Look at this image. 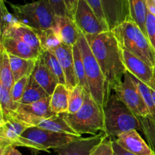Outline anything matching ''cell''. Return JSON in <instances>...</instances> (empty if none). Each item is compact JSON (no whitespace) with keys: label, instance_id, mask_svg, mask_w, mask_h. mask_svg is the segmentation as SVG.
Returning <instances> with one entry per match:
<instances>
[{"label":"cell","instance_id":"cell-34","mask_svg":"<svg viewBox=\"0 0 155 155\" xmlns=\"http://www.w3.org/2000/svg\"><path fill=\"white\" fill-rule=\"evenodd\" d=\"M131 76L132 78H133V80L134 81L135 84H136V86L139 88V91H140L141 94H142V97H143L144 100H145L148 109H149L150 114H151V115L155 116V106L154 103V100H153L152 94H151V88H150L148 85L144 84L143 82L139 81V79L135 78L133 74H131Z\"/></svg>","mask_w":155,"mask_h":155},{"label":"cell","instance_id":"cell-13","mask_svg":"<svg viewBox=\"0 0 155 155\" xmlns=\"http://www.w3.org/2000/svg\"><path fill=\"white\" fill-rule=\"evenodd\" d=\"M107 137L108 135L105 132H101L92 137L77 138L54 150L58 155H89L92 149Z\"/></svg>","mask_w":155,"mask_h":155},{"label":"cell","instance_id":"cell-17","mask_svg":"<svg viewBox=\"0 0 155 155\" xmlns=\"http://www.w3.org/2000/svg\"><path fill=\"white\" fill-rule=\"evenodd\" d=\"M53 53H54L60 62L66 79V86L68 89H72L77 85L74 71V61L73 56V46L62 43Z\"/></svg>","mask_w":155,"mask_h":155},{"label":"cell","instance_id":"cell-46","mask_svg":"<svg viewBox=\"0 0 155 155\" xmlns=\"http://www.w3.org/2000/svg\"><path fill=\"white\" fill-rule=\"evenodd\" d=\"M151 2H153V3H154V4H155V0H151Z\"/></svg>","mask_w":155,"mask_h":155},{"label":"cell","instance_id":"cell-1","mask_svg":"<svg viewBox=\"0 0 155 155\" xmlns=\"http://www.w3.org/2000/svg\"><path fill=\"white\" fill-rule=\"evenodd\" d=\"M85 36L104 74L107 96L110 97L112 90L122 82V78L127 71L123 49L112 30Z\"/></svg>","mask_w":155,"mask_h":155},{"label":"cell","instance_id":"cell-26","mask_svg":"<svg viewBox=\"0 0 155 155\" xmlns=\"http://www.w3.org/2000/svg\"><path fill=\"white\" fill-rule=\"evenodd\" d=\"M129 3L131 21L136 22L147 36L145 22L148 10L146 0H129Z\"/></svg>","mask_w":155,"mask_h":155},{"label":"cell","instance_id":"cell-33","mask_svg":"<svg viewBox=\"0 0 155 155\" xmlns=\"http://www.w3.org/2000/svg\"><path fill=\"white\" fill-rule=\"evenodd\" d=\"M20 23L14 14L9 12L5 0H0V36Z\"/></svg>","mask_w":155,"mask_h":155},{"label":"cell","instance_id":"cell-15","mask_svg":"<svg viewBox=\"0 0 155 155\" xmlns=\"http://www.w3.org/2000/svg\"><path fill=\"white\" fill-rule=\"evenodd\" d=\"M28 127H30L28 124L16 118L0 122V149L8 145L14 146Z\"/></svg>","mask_w":155,"mask_h":155},{"label":"cell","instance_id":"cell-2","mask_svg":"<svg viewBox=\"0 0 155 155\" xmlns=\"http://www.w3.org/2000/svg\"><path fill=\"white\" fill-rule=\"evenodd\" d=\"M121 48L130 52L151 65L155 66V50L148 36L133 21H127L110 30Z\"/></svg>","mask_w":155,"mask_h":155},{"label":"cell","instance_id":"cell-23","mask_svg":"<svg viewBox=\"0 0 155 155\" xmlns=\"http://www.w3.org/2000/svg\"><path fill=\"white\" fill-rule=\"evenodd\" d=\"M10 65L15 81H18L24 76L31 75L36 65L37 60L27 59L9 54Z\"/></svg>","mask_w":155,"mask_h":155},{"label":"cell","instance_id":"cell-20","mask_svg":"<svg viewBox=\"0 0 155 155\" xmlns=\"http://www.w3.org/2000/svg\"><path fill=\"white\" fill-rule=\"evenodd\" d=\"M4 37H12L19 40L42 53L40 41L36 30L28 26L21 24V22L1 35V39Z\"/></svg>","mask_w":155,"mask_h":155},{"label":"cell","instance_id":"cell-12","mask_svg":"<svg viewBox=\"0 0 155 155\" xmlns=\"http://www.w3.org/2000/svg\"><path fill=\"white\" fill-rule=\"evenodd\" d=\"M101 2L110 30L131 20L129 0H101Z\"/></svg>","mask_w":155,"mask_h":155},{"label":"cell","instance_id":"cell-11","mask_svg":"<svg viewBox=\"0 0 155 155\" xmlns=\"http://www.w3.org/2000/svg\"><path fill=\"white\" fill-rule=\"evenodd\" d=\"M123 55L127 71L150 88L155 89L154 68L127 50H123Z\"/></svg>","mask_w":155,"mask_h":155},{"label":"cell","instance_id":"cell-7","mask_svg":"<svg viewBox=\"0 0 155 155\" xmlns=\"http://www.w3.org/2000/svg\"><path fill=\"white\" fill-rule=\"evenodd\" d=\"M18 21L35 30L54 28L55 15L48 0H38L25 5L8 3Z\"/></svg>","mask_w":155,"mask_h":155},{"label":"cell","instance_id":"cell-5","mask_svg":"<svg viewBox=\"0 0 155 155\" xmlns=\"http://www.w3.org/2000/svg\"><path fill=\"white\" fill-rule=\"evenodd\" d=\"M77 44L83 56L85 72L91 97L104 109L109 99L104 74L83 33H82L77 41Z\"/></svg>","mask_w":155,"mask_h":155},{"label":"cell","instance_id":"cell-25","mask_svg":"<svg viewBox=\"0 0 155 155\" xmlns=\"http://www.w3.org/2000/svg\"><path fill=\"white\" fill-rule=\"evenodd\" d=\"M18 103L12 100L11 91L0 84V122L14 118Z\"/></svg>","mask_w":155,"mask_h":155},{"label":"cell","instance_id":"cell-38","mask_svg":"<svg viewBox=\"0 0 155 155\" xmlns=\"http://www.w3.org/2000/svg\"><path fill=\"white\" fill-rule=\"evenodd\" d=\"M85 1H86V2H87V4L92 8V10L95 12V13L96 14L97 16L98 17V18H99L104 24L107 25V21H106L104 12H103L101 0H85Z\"/></svg>","mask_w":155,"mask_h":155},{"label":"cell","instance_id":"cell-30","mask_svg":"<svg viewBox=\"0 0 155 155\" xmlns=\"http://www.w3.org/2000/svg\"><path fill=\"white\" fill-rule=\"evenodd\" d=\"M141 131L144 133L147 143L155 155V116L151 114L147 115H138Z\"/></svg>","mask_w":155,"mask_h":155},{"label":"cell","instance_id":"cell-14","mask_svg":"<svg viewBox=\"0 0 155 155\" xmlns=\"http://www.w3.org/2000/svg\"><path fill=\"white\" fill-rule=\"evenodd\" d=\"M120 147L137 155H154L148 143L144 141L137 130L124 132L115 139Z\"/></svg>","mask_w":155,"mask_h":155},{"label":"cell","instance_id":"cell-27","mask_svg":"<svg viewBox=\"0 0 155 155\" xmlns=\"http://www.w3.org/2000/svg\"><path fill=\"white\" fill-rule=\"evenodd\" d=\"M15 83L11 68L9 54L0 46V84L11 91Z\"/></svg>","mask_w":155,"mask_h":155},{"label":"cell","instance_id":"cell-32","mask_svg":"<svg viewBox=\"0 0 155 155\" xmlns=\"http://www.w3.org/2000/svg\"><path fill=\"white\" fill-rule=\"evenodd\" d=\"M86 91L83 87L77 84L70 90L69 106L68 113L74 114L83 106L86 98Z\"/></svg>","mask_w":155,"mask_h":155},{"label":"cell","instance_id":"cell-8","mask_svg":"<svg viewBox=\"0 0 155 155\" xmlns=\"http://www.w3.org/2000/svg\"><path fill=\"white\" fill-rule=\"evenodd\" d=\"M114 91L115 95L124 102L135 115H147L150 114L149 109L129 71L125 73L124 81Z\"/></svg>","mask_w":155,"mask_h":155},{"label":"cell","instance_id":"cell-42","mask_svg":"<svg viewBox=\"0 0 155 155\" xmlns=\"http://www.w3.org/2000/svg\"><path fill=\"white\" fill-rule=\"evenodd\" d=\"M113 148L114 153L116 155H137L135 154V153H130V152L127 151V150L123 148L122 147H120V146L116 142L115 140H113Z\"/></svg>","mask_w":155,"mask_h":155},{"label":"cell","instance_id":"cell-6","mask_svg":"<svg viewBox=\"0 0 155 155\" xmlns=\"http://www.w3.org/2000/svg\"><path fill=\"white\" fill-rule=\"evenodd\" d=\"M81 137V135L59 133L39 126H30L24 130L14 146L48 151L49 149L62 147Z\"/></svg>","mask_w":155,"mask_h":155},{"label":"cell","instance_id":"cell-47","mask_svg":"<svg viewBox=\"0 0 155 155\" xmlns=\"http://www.w3.org/2000/svg\"><path fill=\"white\" fill-rule=\"evenodd\" d=\"M114 155H116V154H115V153H114Z\"/></svg>","mask_w":155,"mask_h":155},{"label":"cell","instance_id":"cell-39","mask_svg":"<svg viewBox=\"0 0 155 155\" xmlns=\"http://www.w3.org/2000/svg\"><path fill=\"white\" fill-rule=\"evenodd\" d=\"M55 16H68L64 0H48Z\"/></svg>","mask_w":155,"mask_h":155},{"label":"cell","instance_id":"cell-40","mask_svg":"<svg viewBox=\"0 0 155 155\" xmlns=\"http://www.w3.org/2000/svg\"><path fill=\"white\" fill-rule=\"evenodd\" d=\"M79 2L80 0H64L68 16L72 18L73 20L74 19V17H75L77 8H78Z\"/></svg>","mask_w":155,"mask_h":155},{"label":"cell","instance_id":"cell-31","mask_svg":"<svg viewBox=\"0 0 155 155\" xmlns=\"http://www.w3.org/2000/svg\"><path fill=\"white\" fill-rule=\"evenodd\" d=\"M41 56H42L46 66L57 78L59 84L66 85L64 73L61 65L60 62H59L57 56L54 55V53L51 51H44L42 52Z\"/></svg>","mask_w":155,"mask_h":155},{"label":"cell","instance_id":"cell-3","mask_svg":"<svg viewBox=\"0 0 155 155\" xmlns=\"http://www.w3.org/2000/svg\"><path fill=\"white\" fill-rule=\"evenodd\" d=\"M104 132L117 138L124 132L141 130L137 116L115 94L110 96L104 108Z\"/></svg>","mask_w":155,"mask_h":155},{"label":"cell","instance_id":"cell-4","mask_svg":"<svg viewBox=\"0 0 155 155\" xmlns=\"http://www.w3.org/2000/svg\"><path fill=\"white\" fill-rule=\"evenodd\" d=\"M65 119L78 135L91 134L98 135V132H104V109L86 94L83 106L74 114L64 113Z\"/></svg>","mask_w":155,"mask_h":155},{"label":"cell","instance_id":"cell-28","mask_svg":"<svg viewBox=\"0 0 155 155\" xmlns=\"http://www.w3.org/2000/svg\"><path fill=\"white\" fill-rule=\"evenodd\" d=\"M73 56H74V71H75L77 84L83 87V89L86 91V92L87 94H90L89 85H88L87 80H86V72H85L83 56H82L81 50H80L77 43L73 46Z\"/></svg>","mask_w":155,"mask_h":155},{"label":"cell","instance_id":"cell-9","mask_svg":"<svg viewBox=\"0 0 155 155\" xmlns=\"http://www.w3.org/2000/svg\"><path fill=\"white\" fill-rule=\"evenodd\" d=\"M74 21L85 35H96L110 30L107 24L98 18L85 0H80Z\"/></svg>","mask_w":155,"mask_h":155},{"label":"cell","instance_id":"cell-19","mask_svg":"<svg viewBox=\"0 0 155 155\" xmlns=\"http://www.w3.org/2000/svg\"><path fill=\"white\" fill-rule=\"evenodd\" d=\"M32 76L50 96L53 94L59 84L57 78L46 66L42 56H40L36 62V65L32 73Z\"/></svg>","mask_w":155,"mask_h":155},{"label":"cell","instance_id":"cell-35","mask_svg":"<svg viewBox=\"0 0 155 155\" xmlns=\"http://www.w3.org/2000/svg\"><path fill=\"white\" fill-rule=\"evenodd\" d=\"M110 138L108 136L102 140L92 149L89 155H114L113 140Z\"/></svg>","mask_w":155,"mask_h":155},{"label":"cell","instance_id":"cell-45","mask_svg":"<svg viewBox=\"0 0 155 155\" xmlns=\"http://www.w3.org/2000/svg\"><path fill=\"white\" fill-rule=\"evenodd\" d=\"M154 78H155V66L154 67Z\"/></svg>","mask_w":155,"mask_h":155},{"label":"cell","instance_id":"cell-29","mask_svg":"<svg viewBox=\"0 0 155 155\" xmlns=\"http://www.w3.org/2000/svg\"><path fill=\"white\" fill-rule=\"evenodd\" d=\"M35 30H36V33L39 36L42 52H54L58 47L61 45V40H60L59 36H58L54 28Z\"/></svg>","mask_w":155,"mask_h":155},{"label":"cell","instance_id":"cell-24","mask_svg":"<svg viewBox=\"0 0 155 155\" xmlns=\"http://www.w3.org/2000/svg\"><path fill=\"white\" fill-rule=\"evenodd\" d=\"M49 94L36 81L32 74L29 79L24 94L23 95L19 103L21 104H30V103L38 102L39 100L48 98Z\"/></svg>","mask_w":155,"mask_h":155},{"label":"cell","instance_id":"cell-21","mask_svg":"<svg viewBox=\"0 0 155 155\" xmlns=\"http://www.w3.org/2000/svg\"><path fill=\"white\" fill-rule=\"evenodd\" d=\"M36 126L50 131H53V132H59V133L80 135L74 130V129L67 122L64 113L54 114L48 118L44 119Z\"/></svg>","mask_w":155,"mask_h":155},{"label":"cell","instance_id":"cell-22","mask_svg":"<svg viewBox=\"0 0 155 155\" xmlns=\"http://www.w3.org/2000/svg\"><path fill=\"white\" fill-rule=\"evenodd\" d=\"M70 89L65 84H58L50 98V106L54 114L68 112Z\"/></svg>","mask_w":155,"mask_h":155},{"label":"cell","instance_id":"cell-18","mask_svg":"<svg viewBox=\"0 0 155 155\" xmlns=\"http://www.w3.org/2000/svg\"><path fill=\"white\" fill-rule=\"evenodd\" d=\"M0 46H2L8 54L23 59L38 60L42 53L39 50L26 43L12 37L0 39Z\"/></svg>","mask_w":155,"mask_h":155},{"label":"cell","instance_id":"cell-44","mask_svg":"<svg viewBox=\"0 0 155 155\" xmlns=\"http://www.w3.org/2000/svg\"><path fill=\"white\" fill-rule=\"evenodd\" d=\"M151 94H152L153 100H154V103L155 106V89H151Z\"/></svg>","mask_w":155,"mask_h":155},{"label":"cell","instance_id":"cell-43","mask_svg":"<svg viewBox=\"0 0 155 155\" xmlns=\"http://www.w3.org/2000/svg\"><path fill=\"white\" fill-rule=\"evenodd\" d=\"M147 2V7H148V10L151 12V14L155 15V4L153 3L151 0H146Z\"/></svg>","mask_w":155,"mask_h":155},{"label":"cell","instance_id":"cell-41","mask_svg":"<svg viewBox=\"0 0 155 155\" xmlns=\"http://www.w3.org/2000/svg\"><path fill=\"white\" fill-rule=\"evenodd\" d=\"M0 155H22L15 146L8 145L2 149H0Z\"/></svg>","mask_w":155,"mask_h":155},{"label":"cell","instance_id":"cell-16","mask_svg":"<svg viewBox=\"0 0 155 155\" xmlns=\"http://www.w3.org/2000/svg\"><path fill=\"white\" fill-rule=\"evenodd\" d=\"M55 23L56 25L54 28L61 42L66 45L74 46L83 33L75 21L68 16H55Z\"/></svg>","mask_w":155,"mask_h":155},{"label":"cell","instance_id":"cell-37","mask_svg":"<svg viewBox=\"0 0 155 155\" xmlns=\"http://www.w3.org/2000/svg\"><path fill=\"white\" fill-rule=\"evenodd\" d=\"M147 36L155 50V15L148 11L145 22Z\"/></svg>","mask_w":155,"mask_h":155},{"label":"cell","instance_id":"cell-10","mask_svg":"<svg viewBox=\"0 0 155 155\" xmlns=\"http://www.w3.org/2000/svg\"><path fill=\"white\" fill-rule=\"evenodd\" d=\"M50 98L51 96L30 104L18 103L14 118L24 122L30 126H36L42 119L54 114L50 106Z\"/></svg>","mask_w":155,"mask_h":155},{"label":"cell","instance_id":"cell-36","mask_svg":"<svg viewBox=\"0 0 155 155\" xmlns=\"http://www.w3.org/2000/svg\"><path fill=\"white\" fill-rule=\"evenodd\" d=\"M30 77V75L24 76V78L15 82L14 86L12 87V90H11V95H12V100L16 103H19V101L22 98L27 84H28Z\"/></svg>","mask_w":155,"mask_h":155}]
</instances>
